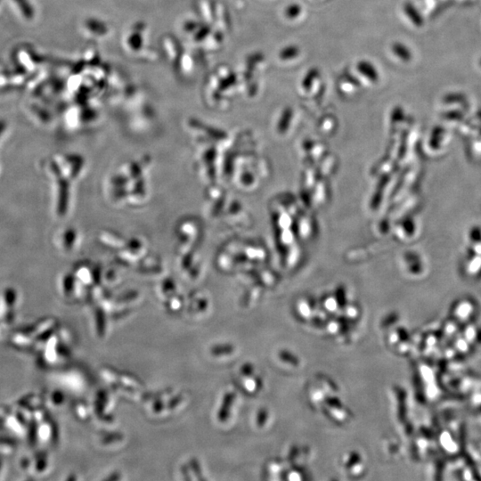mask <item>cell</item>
I'll return each instance as SVG.
<instances>
[{
  "label": "cell",
  "mask_w": 481,
  "mask_h": 481,
  "mask_svg": "<svg viewBox=\"0 0 481 481\" xmlns=\"http://www.w3.org/2000/svg\"><path fill=\"white\" fill-rule=\"evenodd\" d=\"M358 70L365 78H367V80H369L370 81L376 82L377 80H379V72L377 71L375 67L371 62H367V61L358 62Z\"/></svg>",
  "instance_id": "cell-1"
},
{
  "label": "cell",
  "mask_w": 481,
  "mask_h": 481,
  "mask_svg": "<svg viewBox=\"0 0 481 481\" xmlns=\"http://www.w3.org/2000/svg\"><path fill=\"white\" fill-rule=\"evenodd\" d=\"M394 55H396L398 59L403 62H408L412 58L410 50L406 45L402 44L400 42H396L392 45L391 48Z\"/></svg>",
  "instance_id": "cell-2"
},
{
  "label": "cell",
  "mask_w": 481,
  "mask_h": 481,
  "mask_svg": "<svg viewBox=\"0 0 481 481\" xmlns=\"http://www.w3.org/2000/svg\"><path fill=\"white\" fill-rule=\"evenodd\" d=\"M299 53H300V49H298L297 47L289 46L281 51L280 56L283 60H290V59L297 57L299 55Z\"/></svg>",
  "instance_id": "cell-3"
},
{
  "label": "cell",
  "mask_w": 481,
  "mask_h": 481,
  "mask_svg": "<svg viewBox=\"0 0 481 481\" xmlns=\"http://www.w3.org/2000/svg\"><path fill=\"white\" fill-rule=\"evenodd\" d=\"M318 75V72L316 69H314L312 71H309L308 75L306 76L304 80H303V86H304L306 89H309V87L312 84L311 81H313V80H316Z\"/></svg>",
  "instance_id": "cell-4"
},
{
  "label": "cell",
  "mask_w": 481,
  "mask_h": 481,
  "mask_svg": "<svg viewBox=\"0 0 481 481\" xmlns=\"http://www.w3.org/2000/svg\"><path fill=\"white\" fill-rule=\"evenodd\" d=\"M300 13V7L299 5L297 4H292L291 6H289L287 8V11H286V14H287L288 17H296L297 15H299V13Z\"/></svg>",
  "instance_id": "cell-5"
}]
</instances>
